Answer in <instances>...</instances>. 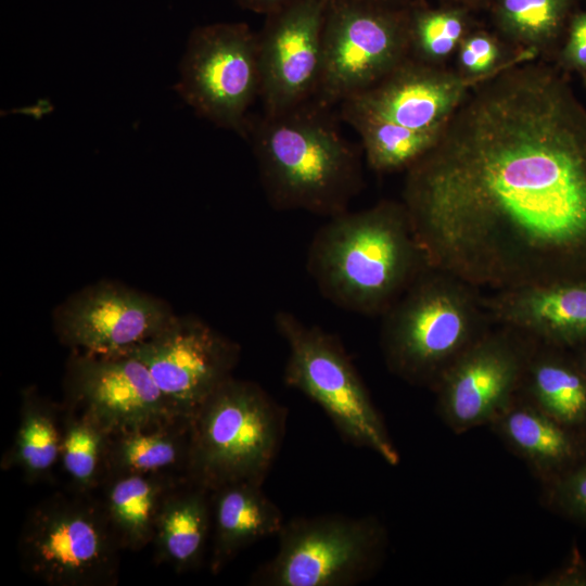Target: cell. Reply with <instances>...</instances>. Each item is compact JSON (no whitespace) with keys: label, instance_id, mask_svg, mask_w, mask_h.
<instances>
[{"label":"cell","instance_id":"cell-23","mask_svg":"<svg viewBox=\"0 0 586 586\" xmlns=\"http://www.w3.org/2000/svg\"><path fill=\"white\" fill-rule=\"evenodd\" d=\"M179 480L112 474L100 485L94 495L122 550L140 551L151 546L164 498Z\"/></svg>","mask_w":586,"mask_h":586},{"label":"cell","instance_id":"cell-9","mask_svg":"<svg viewBox=\"0 0 586 586\" xmlns=\"http://www.w3.org/2000/svg\"><path fill=\"white\" fill-rule=\"evenodd\" d=\"M410 8L330 0L322 63L311 102L331 109L373 86L409 58Z\"/></svg>","mask_w":586,"mask_h":586},{"label":"cell","instance_id":"cell-29","mask_svg":"<svg viewBox=\"0 0 586 586\" xmlns=\"http://www.w3.org/2000/svg\"><path fill=\"white\" fill-rule=\"evenodd\" d=\"M501 47L497 36L472 29L457 49L459 71L470 77H485L519 58L504 61Z\"/></svg>","mask_w":586,"mask_h":586},{"label":"cell","instance_id":"cell-16","mask_svg":"<svg viewBox=\"0 0 586 586\" xmlns=\"http://www.w3.org/2000/svg\"><path fill=\"white\" fill-rule=\"evenodd\" d=\"M485 77L408 58L380 81L344 101L435 142L469 89Z\"/></svg>","mask_w":586,"mask_h":586},{"label":"cell","instance_id":"cell-22","mask_svg":"<svg viewBox=\"0 0 586 586\" xmlns=\"http://www.w3.org/2000/svg\"><path fill=\"white\" fill-rule=\"evenodd\" d=\"M519 393L586 438V375L573 349L537 341Z\"/></svg>","mask_w":586,"mask_h":586},{"label":"cell","instance_id":"cell-5","mask_svg":"<svg viewBox=\"0 0 586 586\" xmlns=\"http://www.w3.org/2000/svg\"><path fill=\"white\" fill-rule=\"evenodd\" d=\"M286 410L257 383L229 378L190 419L188 476L214 491L264 483L280 450Z\"/></svg>","mask_w":586,"mask_h":586},{"label":"cell","instance_id":"cell-31","mask_svg":"<svg viewBox=\"0 0 586 586\" xmlns=\"http://www.w3.org/2000/svg\"><path fill=\"white\" fill-rule=\"evenodd\" d=\"M534 586H586V559L574 547L564 563L548 574L530 581Z\"/></svg>","mask_w":586,"mask_h":586},{"label":"cell","instance_id":"cell-25","mask_svg":"<svg viewBox=\"0 0 586 586\" xmlns=\"http://www.w3.org/2000/svg\"><path fill=\"white\" fill-rule=\"evenodd\" d=\"M576 0H493L488 11L498 38L534 59L558 50Z\"/></svg>","mask_w":586,"mask_h":586},{"label":"cell","instance_id":"cell-18","mask_svg":"<svg viewBox=\"0 0 586 586\" xmlns=\"http://www.w3.org/2000/svg\"><path fill=\"white\" fill-rule=\"evenodd\" d=\"M539 481L550 483L586 458V438L518 393L488 425Z\"/></svg>","mask_w":586,"mask_h":586},{"label":"cell","instance_id":"cell-17","mask_svg":"<svg viewBox=\"0 0 586 586\" xmlns=\"http://www.w3.org/2000/svg\"><path fill=\"white\" fill-rule=\"evenodd\" d=\"M492 321L536 341L574 349L586 343V281L487 291Z\"/></svg>","mask_w":586,"mask_h":586},{"label":"cell","instance_id":"cell-33","mask_svg":"<svg viewBox=\"0 0 586 586\" xmlns=\"http://www.w3.org/2000/svg\"><path fill=\"white\" fill-rule=\"evenodd\" d=\"M437 2L438 5L458 8L472 13L488 10L493 0H437Z\"/></svg>","mask_w":586,"mask_h":586},{"label":"cell","instance_id":"cell-14","mask_svg":"<svg viewBox=\"0 0 586 586\" xmlns=\"http://www.w3.org/2000/svg\"><path fill=\"white\" fill-rule=\"evenodd\" d=\"M329 1L292 0L266 15L257 33L265 115H281L313 100L321 72Z\"/></svg>","mask_w":586,"mask_h":586},{"label":"cell","instance_id":"cell-3","mask_svg":"<svg viewBox=\"0 0 586 586\" xmlns=\"http://www.w3.org/2000/svg\"><path fill=\"white\" fill-rule=\"evenodd\" d=\"M329 110L310 101L281 115L250 116L244 138L273 208L330 218L347 211L361 190L360 154Z\"/></svg>","mask_w":586,"mask_h":586},{"label":"cell","instance_id":"cell-12","mask_svg":"<svg viewBox=\"0 0 586 586\" xmlns=\"http://www.w3.org/2000/svg\"><path fill=\"white\" fill-rule=\"evenodd\" d=\"M149 369L173 411L189 418L229 378L240 346L196 317L178 316L127 352Z\"/></svg>","mask_w":586,"mask_h":586},{"label":"cell","instance_id":"cell-34","mask_svg":"<svg viewBox=\"0 0 586 586\" xmlns=\"http://www.w3.org/2000/svg\"><path fill=\"white\" fill-rule=\"evenodd\" d=\"M394 8H411L425 2V0H361Z\"/></svg>","mask_w":586,"mask_h":586},{"label":"cell","instance_id":"cell-13","mask_svg":"<svg viewBox=\"0 0 586 586\" xmlns=\"http://www.w3.org/2000/svg\"><path fill=\"white\" fill-rule=\"evenodd\" d=\"M176 317L169 304L127 285L101 281L76 292L54 311L62 344L91 354H123L150 340Z\"/></svg>","mask_w":586,"mask_h":586},{"label":"cell","instance_id":"cell-35","mask_svg":"<svg viewBox=\"0 0 586 586\" xmlns=\"http://www.w3.org/2000/svg\"><path fill=\"white\" fill-rule=\"evenodd\" d=\"M573 352L586 375V343L575 347Z\"/></svg>","mask_w":586,"mask_h":586},{"label":"cell","instance_id":"cell-30","mask_svg":"<svg viewBox=\"0 0 586 586\" xmlns=\"http://www.w3.org/2000/svg\"><path fill=\"white\" fill-rule=\"evenodd\" d=\"M558 66L586 81V8L575 11L558 49Z\"/></svg>","mask_w":586,"mask_h":586},{"label":"cell","instance_id":"cell-8","mask_svg":"<svg viewBox=\"0 0 586 586\" xmlns=\"http://www.w3.org/2000/svg\"><path fill=\"white\" fill-rule=\"evenodd\" d=\"M273 557L252 574L256 586H352L382 565L387 531L374 517H298L284 522Z\"/></svg>","mask_w":586,"mask_h":586},{"label":"cell","instance_id":"cell-2","mask_svg":"<svg viewBox=\"0 0 586 586\" xmlns=\"http://www.w3.org/2000/svg\"><path fill=\"white\" fill-rule=\"evenodd\" d=\"M429 266L404 204L395 201L330 217L306 263L324 298L366 316H382Z\"/></svg>","mask_w":586,"mask_h":586},{"label":"cell","instance_id":"cell-27","mask_svg":"<svg viewBox=\"0 0 586 586\" xmlns=\"http://www.w3.org/2000/svg\"><path fill=\"white\" fill-rule=\"evenodd\" d=\"M471 13L451 7L431 8L426 2L409 11V58L430 64L443 62L472 30Z\"/></svg>","mask_w":586,"mask_h":586},{"label":"cell","instance_id":"cell-19","mask_svg":"<svg viewBox=\"0 0 586 586\" xmlns=\"http://www.w3.org/2000/svg\"><path fill=\"white\" fill-rule=\"evenodd\" d=\"M283 524L281 510L262 484L238 482L212 491L211 573H220L254 543L277 536Z\"/></svg>","mask_w":586,"mask_h":586},{"label":"cell","instance_id":"cell-6","mask_svg":"<svg viewBox=\"0 0 586 586\" xmlns=\"http://www.w3.org/2000/svg\"><path fill=\"white\" fill-rule=\"evenodd\" d=\"M21 568L50 586H115L119 547L94 494L68 488L39 501L21 527Z\"/></svg>","mask_w":586,"mask_h":586},{"label":"cell","instance_id":"cell-26","mask_svg":"<svg viewBox=\"0 0 586 586\" xmlns=\"http://www.w3.org/2000/svg\"><path fill=\"white\" fill-rule=\"evenodd\" d=\"M61 451L69 488L94 494L109 475V432L88 415L65 408Z\"/></svg>","mask_w":586,"mask_h":586},{"label":"cell","instance_id":"cell-7","mask_svg":"<svg viewBox=\"0 0 586 586\" xmlns=\"http://www.w3.org/2000/svg\"><path fill=\"white\" fill-rule=\"evenodd\" d=\"M275 324L289 348L284 382L318 404L344 441L397 466L399 453L340 340L284 310Z\"/></svg>","mask_w":586,"mask_h":586},{"label":"cell","instance_id":"cell-15","mask_svg":"<svg viewBox=\"0 0 586 586\" xmlns=\"http://www.w3.org/2000/svg\"><path fill=\"white\" fill-rule=\"evenodd\" d=\"M63 406L88 415L109 433L178 416L146 366L129 353L73 351Z\"/></svg>","mask_w":586,"mask_h":586},{"label":"cell","instance_id":"cell-21","mask_svg":"<svg viewBox=\"0 0 586 586\" xmlns=\"http://www.w3.org/2000/svg\"><path fill=\"white\" fill-rule=\"evenodd\" d=\"M190 443V419L180 416L109 433V475L189 477Z\"/></svg>","mask_w":586,"mask_h":586},{"label":"cell","instance_id":"cell-20","mask_svg":"<svg viewBox=\"0 0 586 586\" xmlns=\"http://www.w3.org/2000/svg\"><path fill=\"white\" fill-rule=\"evenodd\" d=\"M212 536V491L189 477L167 492L151 546L157 564L182 574L202 566Z\"/></svg>","mask_w":586,"mask_h":586},{"label":"cell","instance_id":"cell-32","mask_svg":"<svg viewBox=\"0 0 586 586\" xmlns=\"http://www.w3.org/2000/svg\"><path fill=\"white\" fill-rule=\"evenodd\" d=\"M241 8L265 16L284 7L292 0H234Z\"/></svg>","mask_w":586,"mask_h":586},{"label":"cell","instance_id":"cell-4","mask_svg":"<svg viewBox=\"0 0 586 586\" xmlns=\"http://www.w3.org/2000/svg\"><path fill=\"white\" fill-rule=\"evenodd\" d=\"M381 317L380 345L387 369L432 392L494 324L481 289L432 266Z\"/></svg>","mask_w":586,"mask_h":586},{"label":"cell","instance_id":"cell-28","mask_svg":"<svg viewBox=\"0 0 586 586\" xmlns=\"http://www.w3.org/2000/svg\"><path fill=\"white\" fill-rule=\"evenodd\" d=\"M540 500L550 511L586 526V458L542 485Z\"/></svg>","mask_w":586,"mask_h":586},{"label":"cell","instance_id":"cell-24","mask_svg":"<svg viewBox=\"0 0 586 586\" xmlns=\"http://www.w3.org/2000/svg\"><path fill=\"white\" fill-rule=\"evenodd\" d=\"M63 420V405L54 404L33 386L24 388L18 426L1 457V469L18 470L29 484L51 477L61 462Z\"/></svg>","mask_w":586,"mask_h":586},{"label":"cell","instance_id":"cell-1","mask_svg":"<svg viewBox=\"0 0 586 586\" xmlns=\"http://www.w3.org/2000/svg\"><path fill=\"white\" fill-rule=\"evenodd\" d=\"M405 171L430 266L487 291L586 281V107L559 66L518 59L474 84Z\"/></svg>","mask_w":586,"mask_h":586},{"label":"cell","instance_id":"cell-11","mask_svg":"<svg viewBox=\"0 0 586 586\" xmlns=\"http://www.w3.org/2000/svg\"><path fill=\"white\" fill-rule=\"evenodd\" d=\"M537 341L496 324L446 371L433 391L436 411L456 434L489 425L519 393Z\"/></svg>","mask_w":586,"mask_h":586},{"label":"cell","instance_id":"cell-10","mask_svg":"<svg viewBox=\"0 0 586 586\" xmlns=\"http://www.w3.org/2000/svg\"><path fill=\"white\" fill-rule=\"evenodd\" d=\"M175 90L199 116L244 138L260 92L257 34L240 22L195 27Z\"/></svg>","mask_w":586,"mask_h":586}]
</instances>
